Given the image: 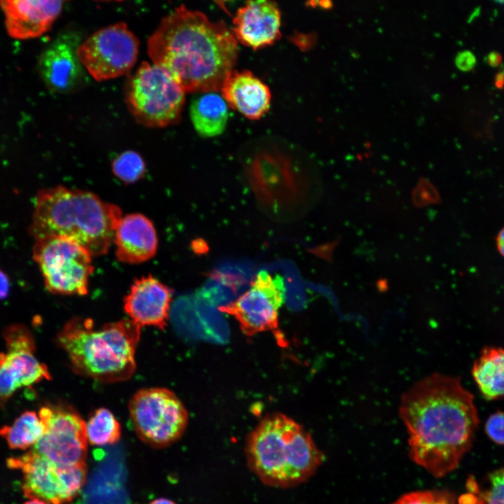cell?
I'll return each instance as SVG.
<instances>
[{"instance_id": "cell-1", "label": "cell", "mask_w": 504, "mask_h": 504, "mask_svg": "<svg viewBox=\"0 0 504 504\" xmlns=\"http://www.w3.org/2000/svg\"><path fill=\"white\" fill-rule=\"evenodd\" d=\"M399 414L408 433L411 459L436 477L457 468L479 424L472 395L458 378L440 373L403 393Z\"/></svg>"}, {"instance_id": "cell-2", "label": "cell", "mask_w": 504, "mask_h": 504, "mask_svg": "<svg viewBox=\"0 0 504 504\" xmlns=\"http://www.w3.org/2000/svg\"><path fill=\"white\" fill-rule=\"evenodd\" d=\"M238 43L223 22L181 6L164 17L147 42L153 63L186 93L218 92L234 70Z\"/></svg>"}, {"instance_id": "cell-3", "label": "cell", "mask_w": 504, "mask_h": 504, "mask_svg": "<svg viewBox=\"0 0 504 504\" xmlns=\"http://www.w3.org/2000/svg\"><path fill=\"white\" fill-rule=\"evenodd\" d=\"M121 218L118 206L93 192L58 186L36 195L29 230L35 240L65 237L99 256L113 242Z\"/></svg>"}, {"instance_id": "cell-4", "label": "cell", "mask_w": 504, "mask_h": 504, "mask_svg": "<svg viewBox=\"0 0 504 504\" xmlns=\"http://www.w3.org/2000/svg\"><path fill=\"white\" fill-rule=\"evenodd\" d=\"M140 335L141 327L130 318L96 327L91 318L74 317L62 327L56 341L76 373L114 383L134 374Z\"/></svg>"}, {"instance_id": "cell-5", "label": "cell", "mask_w": 504, "mask_h": 504, "mask_svg": "<svg viewBox=\"0 0 504 504\" xmlns=\"http://www.w3.org/2000/svg\"><path fill=\"white\" fill-rule=\"evenodd\" d=\"M248 465L265 484L289 487L312 477L323 461L311 435L283 414L262 419L248 435Z\"/></svg>"}, {"instance_id": "cell-6", "label": "cell", "mask_w": 504, "mask_h": 504, "mask_svg": "<svg viewBox=\"0 0 504 504\" xmlns=\"http://www.w3.org/2000/svg\"><path fill=\"white\" fill-rule=\"evenodd\" d=\"M186 92L172 76L158 65L143 62L125 85V99L135 120L158 128L179 122Z\"/></svg>"}, {"instance_id": "cell-7", "label": "cell", "mask_w": 504, "mask_h": 504, "mask_svg": "<svg viewBox=\"0 0 504 504\" xmlns=\"http://www.w3.org/2000/svg\"><path fill=\"white\" fill-rule=\"evenodd\" d=\"M129 412L139 438L155 447H166L178 440L188 421L183 402L165 388L140 389L130 399Z\"/></svg>"}, {"instance_id": "cell-8", "label": "cell", "mask_w": 504, "mask_h": 504, "mask_svg": "<svg viewBox=\"0 0 504 504\" xmlns=\"http://www.w3.org/2000/svg\"><path fill=\"white\" fill-rule=\"evenodd\" d=\"M34 258L50 293L85 295L93 272L92 255L84 247L65 237L35 240Z\"/></svg>"}, {"instance_id": "cell-9", "label": "cell", "mask_w": 504, "mask_h": 504, "mask_svg": "<svg viewBox=\"0 0 504 504\" xmlns=\"http://www.w3.org/2000/svg\"><path fill=\"white\" fill-rule=\"evenodd\" d=\"M8 468L22 473V489L30 499L66 504L78 494L86 479V465L60 466L34 449L7 459Z\"/></svg>"}, {"instance_id": "cell-10", "label": "cell", "mask_w": 504, "mask_h": 504, "mask_svg": "<svg viewBox=\"0 0 504 504\" xmlns=\"http://www.w3.org/2000/svg\"><path fill=\"white\" fill-rule=\"evenodd\" d=\"M139 40L125 22L102 28L79 45L80 62L94 79L107 80L128 74L136 63Z\"/></svg>"}, {"instance_id": "cell-11", "label": "cell", "mask_w": 504, "mask_h": 504, "mask_svg": "<svg viewBox=\"0 0 504 504\" xmlns=\"http://www.w3.org/2000/svg\"><path fill=\"white\" fill-rule=\"evenodd\" d=\"M38 416L45 431L33 449L60 466L85 464L88 450L86 423L69 405L49 404Z\"/></svg>"}, {"instance_id": "cell-12", "label": "cell", "mask_w": 504, "mask_h": 504, "mask_svg": "<svg viewBox=\"0 0 504 504\" xmlns=\"http://www.w3.org/2000/svg\"><path fill=\"white\" fill-rule=\"evenodd\" d=\"M285 298L283 278L262 270L244 293L234 302L220 307V310L233 316L241 330L251 336L277 328L279 309Z\"/></svg>"}, {"instance_id": "cell-13", "label": "cell", "mask_w": 504, "mask_h": 504, "mask_svg": "<svg viewBox=\"0 0 504 504\" xmlns=\"http://www.w3.org/2000/svg\"><path fill=\"white\" fill-rule=\"evenodd\" d=\"M3 337L6 351L0 352V407L4 408L19 388L50 380L51 374L36 358L35 341L26 326H9Z\"/></svg>"}, {"instance_id": "cell-14", "label": "cell", "mask_w": 504, "mask_h": 504, "mask_svg": "<svg viewBox=\"0 0 504 504\" xmlns=\"http://www.w3.org/2000/svg\"><path fill=\"white\" fill-rule=\"evenodd\" d=\"M80 43L77 34L66 31L58 35L41 52L38 71L50 91L71 93L85 84L87 71L77 54Z\"/></svg>"}, {"instance_id": "cell-15", "label": "cell", "mask_w": 504, "mask_h": 504, "mask_svg": "<svg viewBox=\"0 0 504 504\" xmlns=\"http://www.w3.org/2000/svg\"><path fill=\"white\" fill-rule=\"evenodd\" d=\"M172 290L151 275L134 280L124 298V310L139 327L163 330L169 320Z\"/></svg>"}, {"instance_id": "cell-16", "label": "cell", "mask_w": 504, "mask_h": 504, "mask_svg": "<svg viewBox=\"0 0 504 504\" xmlns=\"http://www.w3.org/2000/svg\"><path fill=\"white\" fill-rule=\"evenodd\" d=\"M64 1L55 0H1L8 34L26 40L38 37L52 27L60 15Z\"/></svg>"}, {"instance_id": "cell-17", "label": "cell", "mask_w": 504, "mask_h": 504, "mask_svg": "<svg viewBox=\"0 0 504 504\" xmlns=\"http://www.w3.org/2000/svg\"><path fill=\"white\" fill-rule=\"evenodd\" d=\"M232 24L237 41L254 50L272 45L281 36V13L274 1H247L237 10Z\"/></svg>"}, {"instance_id": "cell-18", "label": "cell", "mask_w": 504, "mask_h": 504, "mask_svg": "<svg viewBox=\"0 0 504 504\" xmlns=\"http://www.w3.org/2000/svg\"><path fill=\"white\" fill-rule=\"evenodd\" d=\"M113 242L118 260L138 264L152 258L158 249V236L150 219L141 214L122 217L115 232Z\"/></svg>"}, {"instance_id": "cell-19", "label": "cell", "mask_w": 504, "mask_h": 504, "mask_svg": "<svg viewBox=\"0 0 504 504\" xmlns=\"http://www.w3.org/2000/svg\"><path fill=\"white\" fill-rule=\"evenodd\" d=\"M220 91L228 105L251 120L260 118L270 106L269 88L247 70H232Z\"/></svg>"}, {"instance_id": "cell-20", "label": "cell", "mask_w": 504, "mask_h": 504, "mask_svg": "<svg viewBox=\"0 0 504 504\" xmlns=\"http://www.w3.org/2000/svg\"><path fill=\"white\" fill-rule=\"evenodd\" d=\"M227 104L218 92L199 93L190 104V115L197 132L204 137L218 136L228 120Z\"/></svg>"}, {"instance_id": "cell-21", "label": "cell", "mask_w": 504, "mask_h": 504, "mask_svg": "<svg viewBox=\"0 0 504 504\" xmlns=\"http://www.w3.org/2000/svg\"><path fill=\"white\" fill-rule=\"evenodd\" d=\"M472 375L486 399L504 397V348L484 347L473 363Z\"/></svg>"}, {"instance_id": "cell-22", "label": "cell", "mask_w": 504, "mask_h": 504, "mask_svg": "<svg viewBox=\"0 0 504 504\" xmlns=\"http://www.w3.org/2000/svg\"><path fill=\"white\" fill-rule=\"evenodd\" d=\"M44 426L36 412L25 411L11 425L0 428V435L13 449L25 450L34 445L43 437Z\"/></svg>"}, {"instance_id": "cell-23", "label": "cell", "mask_w": 504, "mask_h": 504, "mask_svg": "<svg viewBox=\"0 0 504 504\" xmlns=\"http://www.w3.org/2000/svg\"><path fill=\"white\" fill-rule=\"evenodd\" d=\"M88 441L92 445L113 444L121 436L119 422L106 408H99L90 416L86 423Z\"/></svg>"}, {"instance_id": "cell-24", "label": "cell", "mask_w": 504, "mask_h": 504, "mask_svg": "<svg viewBox=\"0 0 504 504\" xmlns=\"http://www.w3.org/2000/svg\"><path fill=\"white\" fill-rule=\"evenodd\" d=\"M468 489L463 504H504V469L491 472L482 488L470 480Z\"/></svg>"}, {"instance_id": "cell-25", "label": "cell", "mask_w": 504, "mask_h": 504, "mask_svg": "<svg viewBox=\"0 0 504 504\" xmlns=\"http://www.w3.org/2000/svg\"><path fill=\"white\" fill-rule=\"evenodd\" d=\"M146 163L139 153L126 150L118 155L112 162V172L125 183L136 182L146 174Z\"/></svg>"}, {"instance_id": "cell-26", "label": "cell", "mask_w": 504, "mask_h": 504, "mask_svg": "<svg viewBox=\"0 0 504 504\" xmlns=\"http://www.w3.org/2000/svg\"><path fill=\"white\" fill-rule=\"evenodd\" d=\"M392 504H456L454 496L444 491H417L403 494Z\"/></svg>"}, {"instance_id": "cell-27", "label": "cell", "mask_w": 504, "mask_h": 504, "mask_svg": "<svg viewBox=\"0 0 504 504\" xmlns=\"http://www.w3.org/2000/svg\"><path fill=\"white\" fill-rule=\"evenodd\" d=\"M485 431L494 442L504 444V411L495 412L488 418Z\"/></svg>"}, {"instance_id": "cell-28", "label": "cell", "mask_w": 504, "mask_h": 504, "mask_svg": "<svg viewBox=\"0 0 504 504\" xmlns=\"http://www.w3.org/2000/svg\"><path fill=\"white\" fill-rule=\"evenodd\" d=\"M414 202L419 205L436 203L439 195L436 190L426 181H421L415 190Z\"/></svg>"}, {"instance_id": "cell-29", "label": "cell", "mask_w": 504, "mask_h": 504, "mask_svg": "<svg viewBox=\"0 0 504 504\" xmlns=\"http://www.w3.org/2000/svg\"><path fill=\"white\" fill-rule=\"evenodd\" d=\"M477 63L475 55L470 50H463L457 53L455 57V64L458 69L463 71L472 70Z\"/></svg>"}, {"instance_id": "cell-30", "label": "cell", "mask_w": 504, "mask_h": 504, "mask_svg": "<svg viewBox=\"0 0 504 504\" xmlns=\"http://www.w3.org/2000/svg\"><path fill=\"white\" fill-rule=\"evenodd\" d=\"M10 290V282L7 275L0 270V300L7 297Z\"/></svg>"}, {"instance_id": "cell-31", "label": "cell", "mask_w": 504, "mask_h": 504, "mask_svg": "<svg viewBox=\"0 0 504 504\" xmlns=\"http://www.w3.org/2000/svg\"><path fill=\"white\" fill-rule=\"evenodd\" d=\"M502 61V55L497 51H491L486 56L487 64L491 67L500 66Z\"/></svg>"}, {"instance_id": "cell-32", "label": "cell", "mask_w": 504, "mask_h": 504, "mask_svg": "<svg viewBox=\"0 0 504 504\" xmlns=\"http://www.w3.org/2000/svg\"><path fill=\"white\" fill-rule=\"evenodd\" d=\"M496 241L498 252L504 257V227L499 231Z\"/></svg>"}, {"instance_id": "cell-33", "label": "cell", "mask_w": 504, "mask_h": 504, "mask_svg": "<svg viewBox=\"0 0 504 504\" xmlns=\"http://www.w3.org/2000/svg\"><path fill=\"white\" fill-rule=\"evenodd\" d=\"M494 83L496 87L501 90L504 88V69L499 71L495 76Z\"/></svg>"}, {"instance_id": "cell-34", "label": "cell", "mask_w": 504, "mask_h": 504, "mask_svg": "<svg viewBox=\"0 0 504 504\" xmlns=\"http://www.w3.org/2000/svg\"><path fill=\"white\" fill-rule=\"evenodd\" d=\"M150 504H176V503L171 500L161 498H158V499H155V500H153Z\"/></svg>"}, {"instance_id": "cell-35", "label": "cell", "mask_w": 504, "mask_h": 504, "mask_svg": "<svg viewBox=\"0 0 504 504\" xmlns=\"http://www.w3.org/2000/svg\"><path fill=\"white\" fill-rule=\"evenodd\" d=\"M23 504H48L43 500H38V499H30L29 500L26 501Z\"/></svg>"}, {"instance_id": "cell-36", "label": "cell", "mask_w": 504, "mask_h": 504, "mask_svg": "<svg viewBox=\"0 0 504 504\" xmlns=\"http://www.w3.org/2000/svg\"><path fill=\"white\" fill-rule=\"evenodd\" d=\"M320 4H321V6L324 8H329L332 6V3L328 1H321Z\"/></svg>"}, {"instance_id": "cell-37", "label": "cell", "mask_w": 504, "mask_h": 504, "mask_svg": "<svg viewBox=\"0 0 504 504\" xmlns=\"http://www.w3.org/2000/svg\"><path fill=\"white\" fill-rule=\"evenodd\" d=\"M495 2L497 3L498 4L504 5V1H495Z\"/></svg>"}]
</instances>
